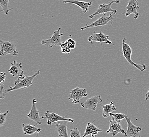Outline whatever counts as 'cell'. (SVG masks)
<instances>
[{
  "label": "cell",
  "mask_w": 149,
  "mask_h": 137,
  "mask_svg": "<svg viewBox=\"0 0 149 137\" xmlns=\"http://www.w3.org/2000/svg\"><path fill=\"white\" fill-rule=\"evenodd\" d=\"M40 70H38L36 72L35 74L30 77L26 76L24 75L19 77L17 80L15 81L14 86H10L8 89H6L3 91L4 94L9 92L13 91L15 90H17L20 89L26 88L31 86L33 83V80L35 77L40 73Z\"/></svg>",
  "instance_id": "obj_1"
},
{
  "label": "cell",
  "mask_w": 149,
  "mask_h": 137,
  "mask_svg": "<svg viewBox=\"0 0 149 137\" xmlns=\"http://www.w3.org/2000/svg\"><path fill=\"white\" fill-rule=\"evenodd\" d=\"M127 39L124 38L122 40V53L124 58L132 66H134L141 71H144L146 70V66L144 64H137L134 62L132 60V49L129 44L126 43Z\"/></svg>",
  "instance_id": "obj_2"
},
{
  "label": "cell",
  "mask_w": 149,
  "mask_h": 137,
  "mask_svg": "<svg viewBox=\"0 0 149 137\" xmlns=\"http://www.w3.org/2000/svg\"><path fill=\"white\" fill-rule=\"evenodd\" d=\"M0 48L1 56H6L9 54L13 56H17L18 55V51L17 49L16 44L11 41L0 40Z\"/></svg>",
  "instance_id": "obj_3"
},
{
  "label": "cell",
  "mask_w": 149,
  "mask_h": 137,
  "mask_svg": "<svg viewBox=\"0 0 149 137\" xmlns=\"http://www.w3.org/2000/svg\"><path fill=\"white\" fill-rule=\"evenodd\" d=\"M113 14H111L109 16H107L106 14L103 15L102 17H99L97 20L95 21L94 22L91 23V24H86L84 27L81 28V30L82 31L85 30V29L88 28H92L95 27H100V26H106L109 22H111V26H112L113 23V20H114V18L113 17Z\"/></svg>",
  "instance_id": "obj_4"
},
{
  "label": "cell",
  "mask_w": 149,
  "mask_h": 137,
  "mask_svg": "<svg viewBox=\"0 0 149 137\" xmlns=\"http://www.w3.org/2000/svg\"><path fill=\"white\" fill-rule=\"evenodd\" d=\"M60 30L61 28H59L58 30L55 31L49 39L42 40L41 42V44L44 46H48L49 48H52L56 46H61L63 42L61 40L63 34H60Z\"/></svg>",
  "instance_id": "obj_5"
},
{
  "label": "cell",
  "mask_w": 149,
  "mask_h": 137,
  "mask_svg": "<svg viewBox=\"0 0 149 137\" xmlns=\"http://www.w3.org/2000/svg\"><path fill=\"white\" fill-rule=\"evenodd\" d=\"M88 41L91 42L92 44H93L94 42H98L102 44L103 43H105L115 46L114 44L109 40V35L104 34L102 31H100L99 33L93 32L91 36L88 38Z\"/></svg>",
  "instance_id": "obj_6"
},
{
  "label": "cell",
  "mask_w": 149,
  "mask_h": 137,
  "mask_svg": "<svg viewBox=\"0 0 149 137\" xmlns=\"http://www.w3.org/2000/svg\"><path fill=\"white\" fill-rule=\"evenodd\" d=\"M42 119H47L48 120L47 121V125L51 126L53 123L58 122L59 121H66L68 122H70L73 123L74 122V120L72 118H66L62 117L61 116H59L58 114H56L54 112L47 111H46L44 116L41 117Z\"/></svg>",
  "instance_id": "obj_7"
},
{
  "label": "cell",
  "mask_w": 149,
  "mask_h": 137,
  "mask_svg": "<svg viewBox=\"0 0 149 137\" xmlns=\"http://www.w3.org/2000/svg\"><path fill=\"white\" fill-rule=\"evenodd\" d=\"M87 95L88 94L86 88H81L76 86L70 91L68 100L73 99L72 103L78 104L80 102V100L82 98L86 97Z\"/></svg>",
  "instance_id": "obj_8"
},
{
  "label": "cell",
  "mask_w": 149,
  "mask_h": 137,
  "mask_svg": "<svg viewBox=\"0 0 149 137\" xmlns=\"http://www.w3.org/2000/svg\"><path fill=\"white\" fill-rule=\"evenodd\" d=\"M127 123V129L124 134L125 137H141L140 132L142 131V128L140 127L136 126L132 122L130 118L126 116L125 118Z\"/></svg>",
  "instance_id": "obj_9"
},
{
  "label": "cell",
  "mask_w": 149,
  "mask_h": 137,
  "mask_svg": "<svg viewBox=\"0 0 149 137\" xmlns=\"http://www.w3.org/2000/svg\"><path fill=\"white\" fill-rule=\"evenodd\" d=\"M102 102L103 100L100 95H97L90 98L86 101L81 103V106L84 108L88 110L96 111L98 104L101 103Z\"/></svg>",
  "instance_id": "obj_10"
},
{
  "label": "cell",
  "mask_w": 149,
  "mask_h": 137,
  "mask_svg": "<svg viewBox=\"0 0 149 137\" xmlns=\"http://www.w3.org/2000/svg\"><path fill=\"white\" fill-rule=\"evenodd\" d=\"M113 3H116L115 0H113L112 2H109V4H103L99 6L98 9L95 11L94 13L92 14L89 16V19H94L96 15L103 14L104 15L106 13L111 12L113 15L117 13V10H114L112 8V5Z\"/></svg>",
  "instance_id": "obj_11"
},
{
  "label": "cell",
  "mask_w": 149,
  "mask_h": 137,
  "mask_svg": "<svg viewBox=\"0 0 149 137\" xmlns=\"http://www.w3.org/2000/svg\"><path fill=\"white\" fill-rule=\"evenodd\" d=\"M37 103V101L36 98H33L32 99V104L31 109L29 114L26 116L30 119L33 120L36 123V125H41L42 123V118L40 117L39 116V111L38 110L37 107L36 106V103Z\"/></svg>",
  "instance_id": "obj_12"
},
{
  "label": "cell",
  "mask_w": 149,
  "mask_h": 137,
  "mask_svg": "<svg viewBox=\"0 0 149 137\" xmlns=\"http://www.w3.org/2000/svg\"><path fill=\"white\" fill-rule=\"evenodd\" d=\"M126 8L127 11L125 13V16L129 17L130 15L134 14L135 15L134 19L136 20L140 15V13L138 12L140 9L138 0H129Z\"/></svg>",
  "instance_id": "obj_13"
},
{
  "label": "cell",
  "mask_w": 149,
  "mask_h": 137,
  "mask_svg": "<svg viewBox=\"0 0 149 137\" xmlns=\"http://www.w3.org/2000/svg\"><path fill=\"white\" fill-rule=\"evenodd\" d=\"M109 122H110V125H109V129L106 131L107 134H109L113 137L116 136L119 133L123 134H125L126 131L122 129L120 123L117 122L116 121H115L113 120H110Z\"/></svg>",
  "instance_id": "obj_14"
},
{
  "label": "cell",
  "mask_w": 149,
  "mask_h": 137,
  "mask_svg": "<svg viewBox=\"0 0 149 137\" xmlns=\"http://www.w3.org/2000/svg\"><path fill=\"white\" fill-rule=\"evenodd\" d=\"M22 63L21 62L18 63L16 60L13 62L11 63V67L10 68L8 71L13 77H20L24 75V71L22 70Z\"/></svg>",
  "instance_id": "obj_15"
},
{
  "label": "cell",
  "mask_w": 149,
  "mask_h": 137,
  "mask_svg": "<svg viewBox=\"0 0 149 137\" xmlns=\"http://www.w3.org/2000/svg\"><path fill=\"white\" fill-rule=\"evenodd\" d=\"M64 3H70L74 5L78 6L82 10V12L84 14L86 13L89 11V8L92 6V1H89L88 2H86L84 1H80L79 0H74V1H67L63 0Z\"/></svg>",
  "instance_id": "obj_16"
},
{
  "label": "cell",
  "mask_w": 149,
  "mask_h": 137,
  "mask_svg": "<svg viewBox=\"0 0 149 137\" xmlns=\"http://www.w3.org/2000/svg\"><path fill=\"white\" fill-rule=\"evenodd\" d=\"M67 122L63 121L62 122H56L55 130L58 132L59 137H69L67 133Z\"/></svg>",
  "instance_id": "obj_17"
},
{
  "label": "cell",
  "mask_w": 149,
  "mask_h": 137,
  "mask_svg": "<svg viewBox=\"0 0 149 137\" xmlns=\"http://www.w3.org/2000/svg\"><path fill=\"white\" fill-rule=\"evenodd\" d=\"M22 129H23V132L24 134H29V135H32V134H38L40 132L41 130L42 129L40 127H37V125H36L35 126H32L31 124H22Z\"/></svg>",
  "instance_id": "obj_18"
},
{
  "label": "cell",
  "mask_w": 149,
  "mask_h": 137,
  "mask_svg": "<svg viewBox=\"0 0 149 137\" xmlns=\"http://www.w3.org/2000/svg\"><path fill=\"white\" fill-rule=\"evenodd\" d=\"M103 132V130L97 128L94 123H88L87 124L85 131L82 137H86L88 135H97L99 132Z\"/></svg>",
  "instance_id": "obj_19"
},
{
  "label": "cell",
  "mask_w": 149,
  "mask_h": 137,
  "mask_svg": "<svg viewBox=\"0 0 149 137\" xmlns=\"http://www.w3.org/2000/svg\"><path fill=\"white\" fill-rule=\"evenodd\" d=\"M101 106L103 109V116L104 118L110 117V114L113 113L112 112L117 110L114 102H111L109 104L106 105H101Z\"/></svg>",
  "instance_id": "obj_20"
},
{
  "label": "cell",
  "mask_w": 149,
  "mask_h": 137,
  "mask_svg": "<svg viewBox=\"0 0 149 137\" xmlns=\"http://www.w3.org/2000/svg\"><path fill=\"white\" fill-rule=\"evenodd\" d=\"M9 0H0V6L2 8L1 12H4L6 15H9L10 11L12 9H9Z\"/></svg>",
  "instance_id": "obj_21"
},
{
  "label": "cell",
  "mask_w": 149,
  "mask_h": 137,
  "mask_svg": "<svg viewBox=\"0 0 149 137\" xmlns=\"http://www.w3.org/2000/svg\"><path fill=\"white\" fill-rule=\"evenodd\" d=\"M110 117H112V120L115 121H116L117 122L120 123L121 120H123L126 118V116L123 113H111L110 114Z\"/></svg>",
  "instance_id": "obj_22"
},
{
  "label": "cell",
  "mask_w": 149,
  "mask_h": 137,
  "mask_svg": "<svg viewBox=\"0 0 149 137\" xmlns=\"http://www.w3.org/2000/svg\"><path fill=\"white\" fill-rule=\"evenodd\" d=\"M60 48H61L62 53H63L64 54L70 53L71 52V50L69 49V48L66 42H64L61 43V44L60 46Z\"/></svg>",
  "instance_id": "obj_23"
},
{
  "label": "cell",
  "mask_w": 149,
  "mask_h": 137,
  "mask_svg": "<svg viewBox=\"0 0 149 137\" xmlns=\"http://www.w3.org/2000/svg\"><path fill=\"white\" fill-rule=\"evenodd\" d=\"M9 110H8L7 111H6L4 113H0V126H4L6 121V118L7 117V115L9 113Z\"/></svg>",
  "instance_id": "obj_24"
},
{
  "label": "cell",
  "mask_w": 149,
  "mask_h": 137,
  "mask_svg": "<svg viewBox=\"0 0 149 137\" xmlns=\"http://www.w3.org/2000/svg\"><path fill=\"white\" fill-rule=\"evenodd\" d=\"M66 42L70 50H74L76 48V42L72 38H69L68 40H66Z\"/></svg>",
  "instance_id": "obj_25"
},
{
  "label": "cell",
  "mask_w": 149,
  "mask_h": 137,
  "mask_svg": "<svg viewBox=\"0 0 149 137\" xmlns=\"http://www.w3.org/2000/svg\"><path fill=\"white\" fill-rule=\"evenodd\" d=\"M69 137H81V134L77 128H74L70 130Z\"/></svg>",
  "instance_id": "obj_26"
},
{
  "label": "cell",
  "mask_w": 149,
  "mask_h": 137,
  "mask_svg": "<svg viewBox=\"0 0 149 137\" xmlns=\"http://www.w3.org/2000/svg\"><path fill=\"white\" fill-rule=\"evenodd\" d=\"M6 78V73L1 72L0 74V83L1 85H4Z\"/></svg>",
  "instance_id": "obj_27"
},
{
  "label": "cell",
  "mask_w": 149,
  "mask_h": 137,
  "mask_svg": "<svg viewBox=\"0 0 149 137\" xmlns=\"http://www.w3.org/2000/svg\"><path fill=\"white\" fill-rule=\"evenodd\" d=\"M3 85H1V91H0V98L3 99L4 98V94L3 93Z\"/></svg>",
  "instance_id": "obj_28"
},
{
  "label": "cell",
  "mask_w": 149,
  "mask_h": 137,
  "mask_svg": "<svg viewBox=\"0 0 149 137\" xmlns=\"http://www.w3.org/2000/svg\"><path fill=\"white\" fill-rule=\"evenodd\" d=\"M148 100H149V88L148 89V91L146 93V98H145V101H146Z\"/></svg>",
  "instance_id": "obj_29"
},
{
  "label": "cell",
  "mask_w": 149,
  "mask_h": 137,
  "mask_svg": "<svg viewBox=\"0 0 149 137\" xmlns=\"http://www.w3.org/2000/svg\"><path fill=\"white\" fill-rule=\"evenodd\" d=\"M115 2H116V3H120V0H115Z\"/></svg>",
  "instance_id": "obj_30"
},
{
  "label": "cell",
  "mask_w": 149,
  "mask_h": 137,
  "mask_svg": "<svg viewBox=\"0 0 149 137\" xmlns=\"http://www.w3.org/2000/svg\"><path fill=\"white\" fill-rule=\"evenodd\" d=\"M91 137H98L97 135H93L91 136Z\"/></svg>",
  "instance_id": "obj_31"
}]
</instances>
